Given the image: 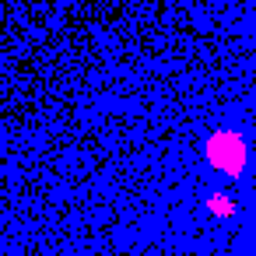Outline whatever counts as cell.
<instances>
[{
  "instance_id": "cell-1",
  "label": "cell",
  "mask_w": 256,
  "mask_h": 256,
  "mask_svg": "<svg viewBox=\"0 0 256 256\" xmlns=\"http://www.w3.org/2000/svg\"><path fill=\"white\" fill-rule=\"evenodd\" d=\"M207 158H211V165L235 175V172H242V162H246V144L239 133H214L207 144Z\"/></svg>"
},
{
  "instance_id": "cell-2",
  "label": "cell",
  "mask_w": 256,
  "mask_h": 256,
  "mask_svg": "<svg viewBox=\"0 0 256 256\" xmlns=\"http://www.w3.org/2000/svg\"><path fill=\"white\" fill-rule=\"evenodd\" d=\"M211 211H214V214H232V200L217 197V200H211Z\"/></svg>"
}]
</instances>
